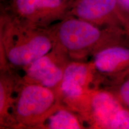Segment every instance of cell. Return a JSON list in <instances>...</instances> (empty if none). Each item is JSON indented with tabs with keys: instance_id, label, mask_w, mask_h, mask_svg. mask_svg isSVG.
Masks as SVG:
<instances>
[{
	"instance_id": "6da1fadb",
	"label": "cell",
	"mask_w": 129,
	"mask_h": 129,
	"mask_svg": "<svg viewBox=\"0 0 129 129\" xmlns=\"http://www.w3.org/2000/svg\"><path fill=\"white\" fill-rule=\"evenodd\" d=\"M54 40L47 28L22 22L1 10L0 68L23 70L52 49Z\"/></svg>"
},
{
	"instance_id": "7a4b0ae2",
	"label": "cell",
	"mask_w": 129,
	"mask_h": 129,
	"mask_svg": "<svg viewBox=\"0 0 129 129\" xmlns=\"http://www.w3.org/2000/svg\"><path fill=\"white\" fill-rule=\"evenodd\" d=\"M48 28L54 44L72 60H85L100 50L129 37L121 28L99 26L72 16H67Z\"/></svg>"
},
{
	"instance_id": "3957f363",
	"label": "cell",
	"mask_w": 129,
	"mask_h": 129,
	"mask_svg": "<svg viewBox=\"0 0 129 129\" xmlns=\"http://www.w3.org/2000/svg\"><path fill=\"white\" fill-rule=\"evenodd\" d=\"M61 103L57 90L22 80L13 109V128L36 129Z\"/></svg>"
},
{
	"instance_id": "277c9868",
	"label": "cell",
	"mask_w": 129,
	"mask_h": 129,
	"mask_svg": "<svg viewBox=\"0 0 129 129\" xmlns=\"http://www.w3.org/2000/svg\"><path fill=\"white\" fill-rule=\"evenodd\" d=\"M88 128L129 129V109L110 90H92L79 112Z\"/></svg>"
},
{
	"instance_id": "5b68a950",
	"label": "cell",
	"mask_w": 129,
	"mask_h": 129,
	"mask_svg": "<svg viewBox=\"0 0 129 129\" xmlns=\"http://www.w3.org/2000/svg\"><path fill=\"white\" fill-rule=\"evenodd\" d=\"M1 1V10L28 25L47 28L69 16L74 0Z\"/></svg>"
},
{
	"instance_id": "8992f818",
	"label": "cell",
	"mask_w": 129,
	"mask_h": 129,
	"mask_svg": "<svg viewBox=\"0 0 129 129\" xmlns=\"http://www.w3.org/2000/svg\"><path fill=\"white\" fill-rule=\"evenodd\" d=\"M98 88L99 81L90 62L71 60L57 91L61 102L78 114L90 92Z\"/></svg>"
},
{
	"instance_id": "52a82bcc",
	"label": "cell",
	"mask_w": 129,
	"mask_h": 129,
	"mask_svg": "<svg viewBox=\"0 0 129 129\" xmlns=\"http://www.w3.org/2000/svg\"><path fill=\"white\" fill-rule=\"evenodd\" d=\"M71 60L67 53L54 44L49 52L22 70V80L26 83L58 90L65 68Z\"/></svg>"
},
{
	"instance_id": "ba28073f",
	"label": "cell",
	"mask_w": 129,
	"mask_h": 129,
	"mask_svg": "<svg viewBox=\"0 0 129 129\" xmlns=\"http://www.w3.org/2000/svg\"><path fill=\"white\" fill-rule=\"evenodd\" d=\"M127 41L106 47L91 56L90 62L99 85L129 72V43Z\"/></svg>"
},
{
	"instance_id": "9c48e42d",
	"label": "cell",
	"mask_w": 129,
	"mask_h": 129,
	"mask_svg": "<svg viewBox=\"0 0 129 129\" xmlns=\"http://www.w3.org/2000/svg\"><path fill=\"white\" fill-rule=\"evenodd\" d=\"M69 16L99 26L115 27L125 30L117 0H74Z\"/></svg>"
},
{
	"instance_id": "30bf717a",
	"label": "cell",
	"mask_w": 129,
	"mask_h": 129,
	"mask_svg": "<svg viewBox=\"0 0 129 129\" xmlns=\"http://www.w3.org/2000/svg\"><path fill=\"white\" fill-rule=\"evenodd\" d=\"M22 77L16 69L0 68V128H13L12 113L17 90Z\"/></svg>"
},
{
	"instance_id": "8fae6325",
	"label": "cell",
	"mask_w": 129,
	"mask_h": 129,
	"mask_svg": "<svg viewBox=\"0 0 129 129\" xmlns=\"http://www.w3.org/2000/svg\"><path fill=\"white\" fill-rule=\"evenodd\" d=\"M81 128H88L83 118L61 103L45 118L36 129Z\"/></svg>"
},
{
	"instance_id": "7c38bea8",
	"label": "cell",
	"mask_w": 129,
	"mask_h": 129,
	"mask_svg": "<svg viewBox=\"0 0 129 129\" xmlns=\"http://www.w3.org/2000/svg\"><path fill=\"white\" fill-rule=\"evenodd\" d=\"M105 88L110 90L122 104L129 109V72L120 78L106 84Z\"/></svg>"
},
{
	"instance_id": "4fadbf2b",
	"label": "cell",
	"mask_w": 129,
	"mask_h": 129,
	"mask_svg": "<svg viewBox=\"0 0 129 129\" xmlns=\"http://www.w3.org/2000/svg\"><path fill=\"white\" fill-rule=\"evenodd\" d=\"M117 2L123 21L124 29L129 37V0H117Z\"/></svg>"
}]
</instances>
